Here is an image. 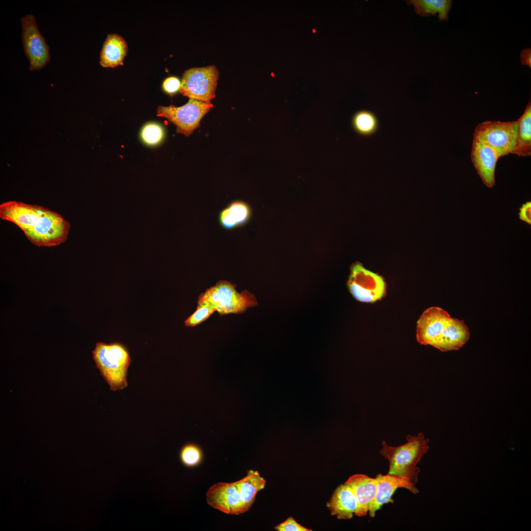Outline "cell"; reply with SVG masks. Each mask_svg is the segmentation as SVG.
<instances>
[{
  "label": "cell",
  "mask_w": 531,
  "mask_h": 531,
  "mask_svg": "<svg viewBox=\"0 0 531 531\" xmlns=\"http://www.w3.org/2000/svg\"><path fill=\"white\" fill-rule=\"evenodd\" d=\"M0 218L18 227L37 247H54L67 239L71 226L61 214L42 206L11 200L0 205Z\"/></svg>",
  "instance_id": "6da1fadb"
},
{
  "label": "cell",
  "mask_w": 531,
  "mask_h": 531,
  "mask_svg": "<svg viewBox=\"0 0 531 531\" xmlns=\"http://www.w3.org/2000/svg\"><path fill=\"white\" fill-rule=\"evenodd\" d=\"M407 442L398 446H389L384 441L380 452L389 462L388 474L407 478L415 484L420 469L417 464L429 448V440L419 433L416 436L408 435Z\"/></svg>",
  "instance_id": "7a4b0ae2"
},
{
  "label": "cell",
  "mask_w": 531,
  "mask_h": 531,
  "mask_svg": "<svg viewBox=\"0 0 531 531\" xmlns=\"http://www.w3.org/2000/svg\"><path fill=\"white\" fill-rule=\"evenodd\" d=\"M92 353L96 368L112 391L122 390L127 386V376L131 358L122 344L99 342L96 344Z\"/></svg>",
  "instance_id": "3957f363"
},
{
  "label": "cell",
  "mask_w": 531,
  "mask_h": 531,
  "mask_svg": "<svg viewBox=\"0 0 531 531\" xmlns=\"http://www.w3.org/2000/svg\"><path fill=\"white\" fill-rule=\"evenodd\" d=\"M235 284L225 280L218 281L198 297L197 302L209 305L221 315L241 314L258 305L255 296L248 291L238 293Z\"/></svg>",
  "instance_id": "277c9868"
},
{
  "label": "cell",
  "mask_w": 531,
  "mask_h": 531,
  "mask_svg": "<svg viewBox=\"0 0 531 531\" xmlns=\"http://www.w3.org/2000/svg\"><path fill=\"white\" fill-rule=\"evenodd\" d=\"M518 126L515 121H486L478 124L473 139L493 149L500 157L512 153L516 144Z\"/></svg>",
  "instance_id": "5b68a950"
},
{
  "label": "cell",
  "mask_w": 531,
  "mask_h": 531,
  "mask_svg": "<svg viewBox=\"0 0 531 531\" xmlns=\"http://www.w3.org/2000/svg\"><path fill=\"white\" fill-rule=\"evenodd\" d=\"M219 74L214 65L187 69L182 75L179 92L189 99L210 103L215 97Z\"/></svg>",
  "instance_id": "8992f818"
},
{
  "label": "cell",
  "mask_w": 531,
  "mask_h": 531,
  "mask_svg": "<svg viewBox=\"0 0 531 531\" xmlns=\"http://www.w3.org/2000/svg\"><path fill=\"white\" fill-rule=\"evenodd\" d=\"M211 103H204L189 99L180 107L159 106L157 115L166 118L177 126L176 132L189 136L200 127L202 118L211 110Z\"/></svg>",
  "instance_id": "52a82bcc"
},
{
  "label": "cell",
  "mask_w": 531,
  "mask_h": 531,
  "mask_svg": "<svg viewBox=\"0 0 531 531\" xmlns=\"http://www.w3.org/2000/svg\"><path fill=\"white\" fill-rule=\"evenodd\" d=\"M347 287L357 300L373 303L385 294L386 285L383 277L366 268L359 263L353 264L347 281Z\"/></svg>",
  "instance_id": "ba28073f"
},
{
  "label": "cell",
  "mask_w": 531,
  "mask_h": 531,
  "mask_svg": "<svg viewBox=\"0 0 531 531\" xmlns=\"http://www.w3.org/2000/svg\"><path fill=\"white\" fill-rule=\"evenodd\" d=\"M22 40L25 55L29 59L30 70L42 68L49 61V47L41 34L32 14H28L21 19Z\"/></svg>",
  "instance_id": "9c48e42d"
},
{
  "label": "cell",
  "mask_w": 531,
  "mask_h": 531,
  "mask_svg": "<svg viewBox=\"0 0 531 531\" xmlns=\"http://www.w3.org/2000/svg\"><path fill=\"white\" fill-rule=\"evenodd\" d=\"M207 503L228 514L238 515L248 509L243 502L238 480L218 482L211 486L206 494Z\"/></svg>",
  "instance_id": "30bf717a"
},
{
  "label": "cell",
  "mask_w": 531,
  "mask_h": 531,
  "mask_svg": "<svg viewBox=\"0 0 531 531\" xmlns=\"http://www.w3.org/2000/svg\"><path fill=\"white\" fill-rule=\"evenodd\" d=\"M451 318L447 311L436 306L426 309L417 322L416 337L423 345H430L440 334Z\"/></svg>",
  "instance_id": "8fae6325"
},
{
  "label": "cell",
  "mask_w": 531,
  "mask_h": 531,
  "mask_svg": "<svg viewBox=\"0 0 531 531\" xmlns=\"http://www.w3.org/2000/svg\"><path fill=\"white\" fill-rule=\"evenodd\" d=\"M376 479L377 481V495L368 511L371 518L375 516L376 512L384 504L393 502L391 498L397 489L404 488L414 494L419 492L414 484L405 477L388 473L386 475L379 473Z\"/></svg>",
  "instance_id": "7c38bea8"
},
{
  "label": "cell",
  "mask_w": 531,
  "mask_h": 531,
  "mask_svg": "<svg viewBox=\"0 0 531 531\" xmlns=\"http://www.w3.org/2000/svg\"><path fill=\"white\" fill-rule=\"evenodd\" d=\"M499 157L491 148L473 139L472 160L483 182L489 188L495 185V171Z\"/></svg>",
  "instance_id": "4fadbf2b"
},
{
  "label": "cell",
  "mask_w": 531,
  "mask_h": 531,
  "mask_svg": "<svg viewBox=\"0 0 531 531\" xmlns=\"http://www.w3.org/2000/svg\"><path fill=\"white\" fill-rule=\"evenodd\" d=\"M469 337V329L464 321L451 317L430 345L442 352L457 350L468 341Z\"/></svg>",
  "instance_id": "5bb4252c"
},
{
  "label": "cell",
  "mask_w": 531,
  "mask_h": 531,
  "mask_svg": "<svg viewBox=\"0 0 531 531\" xmlns=\"http://www.w3.org/2000/svg\"><path fill=\"white\" fill-rule=\"evenodd\" d=\"M352 489L357 502L355 515L362 517L367 515L377 492V481L363 474H355L345 482Z\"/></svg>",
  "instance_id": "9a60e30c"
},
{
  "label": "cell",
  "mask_w": 531,
  "mask_h": 531,
  "mask_svg": "<svg viewBox=\"0 0 531 531\" xmlns=\"http://www.w3.org/2000/svg\"><path fill=\"white\" fill-rule=\"evenodd\" d=\"M252 215V208L248 203L236 200L220 211L218 221L222 228L231 231L245 226L250 221Z\"/></svg>",
  "instance_id": "2e32d148"
},
{
  "label": "cell",
  "mask_w": 531,
  "mask_h": 531,
  "mask_svg": "<svg viewBox=\"0 0 531 531\" xmlns=\"http://www.w3.org/2000/svg\"><path fill=\"white\" fill-rule=\"evenodd\" d=\"M326 506L332 515L339 519H351L357 508V502L351 487L346 483L338 486L333 493Z\"/></svg>",
  "instance_id": "e0dca14e"
},
{
  "label": "cell",
  "mask_w": 531,
  "mask_h": 531,
  "mask_svg": "<svg viewBox=\"0 0 531 531\" xmlns=\"http://www.w3.org/2000/svg\"><path fill=\"white\" fill-rule=\"evenodd\" d=\"M127 50V43L122 36L117 33L108 34L100 53V65L105 68L123 65Z\"/></svg>",
  "instance_id": "ac0fdd59"
},
{
  "label": "cell",
  "mask_w": 531,
  "mask_h": 531,
  "mask_svg": "<svg viewBox=\"0 0 531 531\" xmlns=\"http://www.w3.org/2000/svg\"><path fill=\"white\" fill-rule=\"evenodd\" d=\"M516 144L512 152L519 156L531 155V101L530 100L523 115L518 119Z\"/></svg>",
  "instance_id": "d6986e66"
},
{
  "label": "cell",
  "mask_w": 531,
  "mask_h": 531,
  "mask_svg": "<svg viewBox=\"0 0 531 531\" xmlns=\"http://www.w3.org/2000/svg\"><path fill=\"white\" fill-rule=\"evenodd\" d=\"M452 2L451 0H407V3L413 6L417 14L420 16H429L438 14L440 21L447 20Z\"/></svg>",
  "instance_id": "ffe728a7"
},
{
  "label": "cell",
  "mask_w": 531,
  "mask_h": 531,
  "mask_svg": "<svg viewBox=\"0 0 531 531\" xmlns=\"http://www.w3.org/2000/svg\"><path fill=\"white\" fill-rule=\"evenodd\" d=\"M238 482L243 502L249 510L254 502L257 494L265 488L266 481L257 471L249 470L247 475Z\"/></svg>",
  "instance_id": "44dd1931"
},
{
  "label": "cell",
  "mask_w": 531,
  "mask_h": 531,
  "mask_svg": "<svg viewBox=\"0 0 531 531\" xmlns=\"http://www.w3.org/2000/svg\"><path fill=\"white\" fill-rule=\"evenodd\" d=\"M352 125L354 130L363 137L371 136L379 128V120L377 116L367 110H361L354 114L352 119Z\"/></svg>",
  "instance_id": "7402d4cb"
},
{
  "label": "cell",
  "mask_w": 531,
  "mask_h": 531,
  "mask_svg": "<svg viewBox=\"0 0 531 531\" xmlns=\"http://www.w3.org/2000/svg\"><path fill=\"white\" fill-rule=\"evenodd\" d=\"M179 459L181 463L187 468H194L199 465L203 459L201 448L193 443H187L180 449Z\"/></svg>",
  "instance_id": "603a6c76"
},
{
  "label": "cell",
  "mask_w": 531,
  "mask_h": 531,
  "mask_svg": "<svg viewBox=\"0 0 531 531\" xmlns=\"http://www.w3.org/2000/svg\"><path fill=\"white\" fill-rule=\"evenodd\" d=\"M164 137V130L159 124L151 122L146 124L141 131V138L148 146H155L161 142Z\"/></svg>",
  "instance_id": "cb8c5ba5"
},
{
  "label": "cell",
  "mask_w": 531,
  "mask_h": 531,
  "mask_svg": "<svg viewBox=\"0 0 531 531\" xmlns=\"http://www.w3.org/2000/svg\"><path fill=\"white\" fill-rule=\"evenodd\" d=\"M216 310L209 305L198 303L197 309L184 322L186 326H195L207 320Z\"/></svg>",
  "instance_id": "d4e9b609"
},
{
  "label": "cell",
  "mask_w": 531,
  "mask_h": 531,
  "mask_svg": "<svg viewBox=\"0 0 531 531\" xmlns=\"http://www.w3.org/2000/svg\"><path fill=\"white\" fill-rule=\"evenodd\" d=\"M274 529L278 531H311L298 524L293 517H289L285 521L276 525Z\"/></svg>",
  "instance_id": "484cf974"
},
{
  "label": "cell",
  "mask_w": 531,
  "mask_h": 531,
  "mask_svg": "<svg viewBox=\"0 0 531 531\" xmlns=\"http://www.w3.org/2000/svg\"><path fill=\"white\" fill-rule=\"evenodd\" d=\"M181 86V81L179 79L174 76H171L165 79L162 84L163 90L170 94H173L179 90Z\"/></svg>",
  "instance_id": "4316f807"
},
{
  "label": "cell",
  "mask_w": 531,
  "mask_h": 531,
  "mask_svg": "<svg viewBox=\"0 0 531 531\" xmlns=\"http://www.w3.org/2000/svg\"><path fill=\"white\" fill-rule=\"evenodd\" d=\"M519 210V219L531 225V202L528 201L523 204Z\"/></svg>",
  "instance_id": "83f0119b"
},
{
  "label": "cell",
  "mask_w": 531,
  "mask_h": 531,
  "mask_svg": "<svg viewBox=\"0 0 531 531\" xmlns=\"http://www.w3.org/2000/svg\"><path fill=\"white\" fill-rule=\"evenodd\" d=\"M531 49L527 48L524 50L521 54V61L523 65H527L531 67Z\"/></svg>",
  "instance_id": "f1b7e54d"
}]
</instances>
